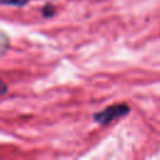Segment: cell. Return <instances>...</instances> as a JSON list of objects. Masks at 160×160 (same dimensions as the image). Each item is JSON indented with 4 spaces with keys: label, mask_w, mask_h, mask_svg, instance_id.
Masks as SVG:
<instances>
[{
    "label": "cell",
    "mask_w": 160,
    "mask_h": 160,
    "mask_svg": "<svg viewBox=\"0 0 160 160\" xmlns=\"http://www.w3.org/2000/svg\"><path fill=\"white\" fill-rule=\"evenodd\" d=\"M8 92V84L0 79V96L5 95Z\"/></svg>",
    "instance_id": "cell-4"
},
{
    "label": "cell",
    "mask_w": 160,
    "mask_h": 160,
    "mask_svg": "<svg viewBox=\"0 0 160 160\" xmlns=\"http://www.w3.org/2000/svg\"><path fill=\"white\" fill-rule=\"evenodd\" d=\"M129 111H130V108L126 104H115L105 108L100 112H96L94 115V120L101 125H108L115 121L116 119L125 116L126 114H129Z\"/></svg>",
    "instance_id": "cell-1"
},
{
    "label": "cell",
    "mask_w": 160,
    "mask_h": 160,
    "mask_svg": "<svg viewBox=\"0 0 160 160\" xmlns=\"http://www.w3.org/2000/svg\"><path fill=\"white\" fill-rule=\"evenodd\" d=\"M30 0H0V5L4 6H16V8H22L29 4Z\"/></svg>",
    "instance_id": "cell-2"
},
{
    "label": "cell",
    "mask_w": 160,
    "mask_h": 160,
    "mask_svg": "<svg viewBox=\"0 0 160 160\" xmlns=\"http://www.w3.org/2000/svg\"><path fill=\"white\" fill-rule=\"evenodd\" d=\"M41 14L44 18H51L55 14V8L52 4H45L41 9Z\"/></svg>",
    "instance_id": "cell-3"
}]
</instances>
